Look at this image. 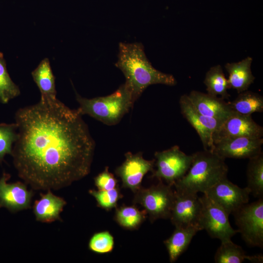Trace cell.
Masks as SVG:
<instances>
[{"instance_id":"cell-1","label":"cell","mask_w":263,"mask_h":263,"mask_svg":"<svg viewBox=\"0 0 263 263\" xmlns=\"http://www.w3.org/2000/svg\"><path fill=\"white\" fill-rule=\"evenodd\" d=\"M11 155L19 176L35 189H57L89 174L95 142L82 115L57 98L41 96L15 114Z\"/></svg>"},{"instance_id":"cell-2","label":"cell","mask_w":263,"mask_h":263,"mask_svg":"<svg viewBox=\"0 0 263 263\" xmlns=\"http://www.w3.org/2000/svg\"><path fill=\"white\" fill-rule=\"evenodd\" d=\"M115 66L125 76V84L134 102L150 85L159 84L172 86L177 83L173 75L163 73L152 66L140 42H120Z\"/></svg>"},{"instance_id":"cell-3","label":"cell","mask_w":263,"mask_h":263,"mask_svg":"<svg viewBox=\"0 0 263 263\" xmlns=\"http://www.w3.org/2000/svg\"><path fill=\"white\" fill-rule=\"evenodd\" d=\"M193 159L186 174L174 184L175 190L188 193H205L220 180L227 177L225 159L211 150L192 154Z\"/></svg>"},{"instance_id":"cell-4","label":"cell","mask_w":263,"mask_h":263,"mask_svg":"<svg viewBox=\"0 0 263 263\" xmlns=\"http://www.w3.org/2000/svg\"><path fill=\"white\" fill-rule=\"evenodd\" d=\"M75 94L79 104L77 110L82 116L89 115L108 126L119 123L135 102L125 83L107 96L87 98L77 93Z\"/></svg>"},{"instance_id":"cell-5","label":"cell","mask_w":263,"mask_h":263,"mask_svg":"<svg viewBox=\"0 0 263 263\" xmlns=\"http://www.w3.org/2000/svg\"><path fill=\"white\" fill-rule=\"evenodd\" d=\"M156 185L141 187L134 193L133 203L142 206L151 222L159 219H169L175 199L172 186L158 180Z\"/></svg>"},{"instance_id":"cell-6","label":"cell","mask_w":263,"mask_h":263,"mask_svg":"<svg viewBox=\"0 0 263 263\" xmlns=\"http://www.w3.org/2000/svg\"><path fill=\"white\" fill-rule=\"evenodd\" d=\"M232 214L244 241L250 246L263 248V198L243 205Z\"/></svg>"},{"instance_id":"cell-7","label":"cell","mask_w":263,"mask_h":263,"mask_svg":"<svg viewBox=\"0 0 263 263\" xmlns=\"http://www.w3.org/2000/svg\"><path fill=\"white\" fill-rule=\"evenodd\" d=\"M154 156L156 169L152 172V177L164 180L170 186L186 174L193 159L192 154H186L177 145L156 151Z\"/></svg>"},{"instance_id":"cell-8","label":"cell","mask_w":263,"mask_h":263,"mask_svg":"<svg viewBox=\"0 0 263 263\" xmlns=\"http://www.w3.org/2000/svg\"><path fill=\"white\" fill-rule=\"evenodd\" d=\"M202 211L199 225L209 235L222 242L231 240L239 231L233 229L229 223V214L206 195L200 197Z\"/></svg>"},{"instance_id":"cell-9","label":"cell","mask_w":263,"mask_h":263,"mask_svg":"<svg viewBox=\"0 0 263 263\" xmlns=\"http://www.w3.org/2000/svg\"><path fill=\"white\" fill-rule=\"evenodd\" d=\"M203 194L230 215L248 203L251 192L247 187L240 188L225 177L218 181Z\"/></svg>"},{"instance_id":"cell-10","label":"cell","mask_w":263,"mask_h":263,"mask_svg":"<svg viewBox=\"0 0 263 263\" xmlns=\"http://www.w3.org/2000/svg\"><path fill=\"white\" fill-rule=\"evenodd\" d=\"M179 105L182 115L200 137L204 149L211 150L214 134L223 121L206 116L199 113L193 106L188 94H183L180 97Z\"/></svg>"},{"instance_id":"cell-11","label":"cell","mask_w":263,"mask_h":263,"mask_svg":"<svg viewBox=\"0 0 263 263\" xmlns=\"http://www.w3.org/2000/svg\"><path fill=\"white\" fill-rule=\"evenodd\" d=\"M174 191L175 199L169 217L172 224L175 227L201 228L199 222L202 206L197 193Z\"/></svg>"},{"instance_id":"cell-12","label":"cell","mask_w":263,"mask_h":263,"mask_svg":"<svg viewBox=\"0 0 263 263\" xmlns=\"http://www.w3.org/2000/svg\"><path fill=\"white\" fill-rule=\"evenodd\" d=\"M125 156V160L115 169V172L121 178L123 187L134 192L141 187L144 175L153 171L155 159H144L141 152L136 154L127 152Z\"/></svg>"},{"instance_id":"cell-13","label":"cell","mask_w":263,"mask_h":263,"mask_svg":"<svg viewBox=\"0 0 263 263\" xmlns=\"http://www.w3.org/2000/svg\"><path fill=\"white\" fill-rule=\"evenodd\" d=\"M263 136V128L251 115L233 112L224 120L213 136V144L218 141L238 137L259 138Z\"/></svg>"},{"instance_id":"cell-14","label":"cell","mask_w":263,"mask_h":263,"mask_svg":"<svg viewBox=\"0 0 263 263\" xmlns=\"http://www.w3.org/2000/svg\"><path fill=\"white\" fill-rule=\"evenodd\" d=\"M263 144V138H230L215 142L211 150L224 159H250L262 151Z\"/></svg>"},{"instance_id":"cell-15","label":"cell","mask_w":263,"mask_h":263,"mask_svg":"<svg viewBox=\"0 0 263 263\" xmlns=\"http://www.w3.org/2000/svg\"><path fill=\"white\" fill-rule=\"evenodd\" d=\"M10 177L4 173L0 179V207H4L15 212L30 207L33 192L21 182L7 183Z\"/></svg>"},{"instance_id":"cell-16","label":"cell","mask_w":263,"mask_h":263,"mask_svg":"<svg viewBox=\"0 0 263 263\" xmlns=\"http://www.w3.org/2000/svg\"><path fill=\"white\" fill-rule=\"evenodd\" d=\"M188 96L196 110L206 116L224 121L233 113L228 102L220 97L195 90Z\"/></svg>"},{"instance_id":"cell-17","label":"cell","mask_w":263,"mask_h":263,"mask_svg":"<svg viewBox=\"0 0 263 263\" xmlns=\"http://www.w3.org/2000/svg\"><path fill=\"white\" fill-rule=\"evenodd\" d=\"M252 60V57L247 56L239 62L225 64L228 74L229 89L235 90L238 93L247 90L255 78L251 69Z\"/></svg>"},{"instance_id":"cell-18","label":"cell","mask_w":263,"mask_h":263,"mask_svg":"<svg viewBox=\"0 0 263 263\" xmlns=\"http://www.w3.org/2000/svg\"><path fill=\"white\" fill-rule=\"evenodd\" d=\"M200 230L198 226L175 227L171 236L164 242L170 263L175 262L186 250L193 237Z\"/></svg>"},{"instance_id":"cell-19","label":"cell","mask_w":263,"mask_h":263,"mask_svg":"<svg viewBox=\"0 0 263 263\" xmlns=\"http://www.w3.org/2000/svg\"><path fill=\"white\" fill-rule=\"evenodd\" d=\"M66 203L53 194L50 190L35 203L33 212L38 221L51 222L59 218V214Z\"/></svg>"},{"instance_id":"cell-20","label":"cell","mask_w":263,"mask_h":263,"mask_svg":"<svg viewBox=\"0 0 263 263\" xmlns=\"http://www.w3.org/2000/svg\"><path fill=\"white\" fill-rule=\"evenodd\" d=\"M263 259L261 255H246L242 247L234 244L231 240L222 242L214 255V261L216 263H241L245 260L261 263Z\"/></svg>"},{"instance_id":"cell-21","label":"cell","mask_w":263,"mask_h":263,"mask_svg":"<svg viewBox=\"0 0 263 263\" xmlns=\"http://www.w3.org/2000/svg\"><path fill=\"white\" fill-rule=\"evenodd\" d=\"M31 75L40 91L41 96L56 98L55 77L48 58L42 59Z\"/></svg>"},{"instance_id":"cell-22","label":"cell","mask_w":263,"mask_h":263,"mask_svg":"<svg viewBox=\"0 0 263 263\" xmlns=\"http://www.w3.org/2000/svg\"><path fill=\"white\" fill-rule=\"evenodd\" d=\"M233 112L244 115L263 112V97L258 93L245 91L228 102Z\"/></svg>"},{"instance_id":"cell-23","label":"cell","mask_w":263,"mask_h":263,"mask_svg":"<svg viewBox=\"0 0 263 263\" xmlns=\"http://www.w3.org/2000/svg\"><path fill=\"white\" fill-rule=\"evenodd\" d=\"M207 93L214 96H220L224 99L230 96L227 92L228 85L223 68L220 65L211 67L206 73L204 80Z\"/></svg>"},{"instance_id":"cell-24","label":"cell","mask_w":263,"mask_h":263,"mask_svg":"<svg viewBox=\"0 0 263 263\" xmlns=\"http://www.w3.org/2000/svg\"><path fill=\"white\" fill-rule=\"evenodd\" d=\"M247 187L255 197L263 196V152L249 159L246 169Z\"/></svg>"},{"instance_id":"cell-25","label":"cell","mask_w":263,"mask_h":263,"mask_svg":"<svg viewBox=\"0 0 263 263\" xmlns=\"http://www.w3.org/2000/svg\"><path fill=\"white\" fill-rule=\"evenodd\" d=\"M20 94L19 87L11 79L3 55L0 52V102L7 104Z\"/></svg>"},{"instance_id":"cell-26","label":"cell","mask_w":263,"mask_h":263,"mask_svg":"<svg viewBox=\"0 0 263 263\" xmlns=\"http://www.w3.org/2000/svg\"><path fill=\"white\" fill-rule=\"evenodd\" d=\"M147 213L134 206H122L116 209L115 218L121 226L129 229H135L143 222Z\"/></svg>"},{"instance_id":"cell-27","label":"cell","mask_w":263,"mask_h":263,"mask_svg":"<svg viewBox=\"0 0 263 263\" xmlns=\"http://www.w3.org/2000/svg\"><path fill=\"white\" fill-rule=\"evenodd\" d=\"M18 137L16 123L0 124V163L6 154H12V145Z\"/></svg>"},{"instance_id":"cell-28","label":"cell","mask_w":263,"mask_h":263,"mask_svg":"<svg viewBox=\"0 0 263 263\" xmlns=\"http://www.w3.org/2000/svg\"><path fill=\"white\" fill-rule=\"evenodd\" d=\"M114 245L113 236L108 231L95 233L89 243V249L98 254L108 253L112 251Z\"/></svg>"},{"instance_id":"cell-29","label":"cell","mask_w":263,"mask_h":263,"mask_svg":"<svg viewBox=\"0 0 263 263\" xmlns=\"http://www.w3.org/2000/svg\"><path fill=\"white\" fill-rule=\"evenodd\" d=\"M89 193L94 197L100 207L107 210L116 207L122 195L119 189L115 188L107 190L92 189Z\"/></svg>"},{"instance_id":"cell-30","label":"cell","mask_w":263,"mask_h":263,"mask_svg":"<svg viewBox=\"0 0 263 263\" xmlns=\"http://www.w3.org/2000/svg\"><path fill=\"white\" fill-rule=\"evenodd\" d=\"M94 183L99 190H107L116 187L117 181L114 175L109 172V167L94 178Z\"/></svg>"}]
</instances>
